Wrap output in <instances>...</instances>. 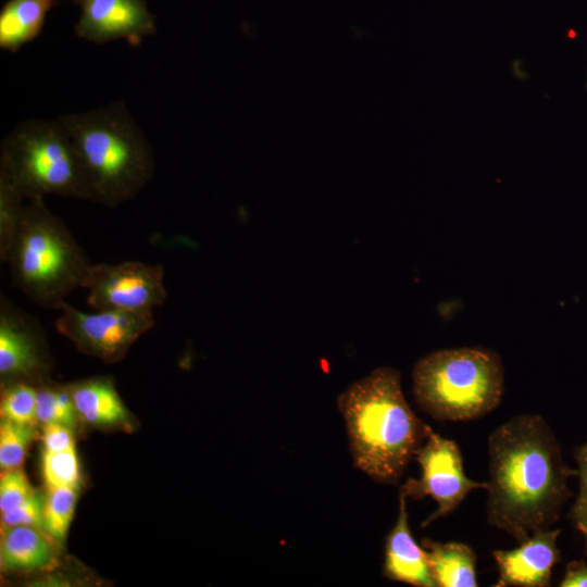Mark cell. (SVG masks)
<instances>
[{"label":"cell","mask_w":587,"mask_h":587,"mask_svg":"<svg viewBox=\"0 0 587 587\" xmlns=\"http://www.w3.org/2000/svg\"><path fill=\"white\" fill-rule=\"evenodd\" d=\"M487 450L488 524L520 544L557 522L577 470L564 462L547 422L537 414L513 416L489 435Z\"/></svg>","instance_id":"cell-1"},{"label":"cell","mask_w":587,"mask_h":587,"mask_svg":"<svg viewBox=\"0 0 587 587\" xmlns=\"http://www.w3.org/2000/svg\"><path fill=\"white\" fill-rule=\"evenodd\" d=\"M355 469L379 484L395 485L433 429L407 402L400 373L373 370L337 397Z\"/></svg>","instance_id":"cell-2"},{"label":"cell","mask_w":587,"mask_h":587,"mask_svg":"<svg viewBox=\"0 0 587 587\" xmlns=\"http://www.w3.org/2000/svg\"><path fill=\"white\" fill-rule=\"evenodd\" d=\"M58 118L76 148L91 201L115 208L153 177V150L124 102Z\"/></svg>","instance_id":"cell-3"},{"label":"cell","mask_w":587,"mask_h":587,"mask_svg":"<svg viewBox=\"0 0 587 587\" xmlns=\"http://www.w3.org/2000/svg\"><path fill=\"white\" fill-rule=\"evenodd\" d=\"M27 200L7 260L12 284L36 304L60 310L66 296L85 287L92 264L43 198Z\"/></svg>","instance_id":"cell-4"},{"label":"cell","mask_w":587,"mask_h":587,"mask_svg":"<svg viewBox=\"0 0 587 587\" xmlns=\"http://www.w3.org/2000/svg\"><path fill=\"white\" fill-rule=\"evenodd\" d=\"M417 404L437 421L479 419L500 403L504 371L498 353L484 347L448 348L421 358L412 372Z\"/></svg>","instance_id":"cell-5"},{"label":"cell","mask_w":587,"mask_h":587,"mask_svg":"<svg viewBox=\"0 0 587 587\" xmlns=\"http://www.w3.org/2000/svg\"><path fill=\"white\" fill-rule=\"evenodd\" d=\"M0 173L26 199L57 195L90 200L76 148L58 117L26 120L9 133L1 142Z\"/></svg>","instance_id":"cell-6"},{"label":"cell","mask_w":587,"mask_h":587,"mask_svg":"<svg viewBox=\"0 0 587 587\" xmlns=\"http://www.w3.org/2000/svg\"><path fill=\"white\" fill-rule=\"evenodd\" d=\"M55 327L78 351L104 363L122 360L154 325L152 311L100 310L85 313L63 302Z\"/></svg>","instance_id":"cell-7"},{"label":"cell","mask_w":587,"mask_h":587,"mask_svg":"<svg viewBox=\"0 0 587 587\" xmlns=\"http://www.w3.org/2000/svg\"><path fill=\"white\" fill-rule=\"evenodd\" d=\"M414 459L421 467V476L407 479L399 492L416 500L429 496L436 501L437 509L422 527L452 513L471 491L487 486L486 482H476L465 475L457 442L437 433L428 435Z\"/></svg>","instance_id":"cell-8"},{"label":"cell","mask_w":587,"mask_h":587,"mask_svg":"<svg viewBox=\"0 0 587 587\" xmlns=\"http://www.w3.org/2000/svg\"><path fill=\"white\" fill-rule=\"evenodd\" d=\"M84 288L97 311H152L167 297L163 266L140 261L92 264Z\"/></svg>","instance_id":"cell-9"},{"label":"cell","mask_w":587,"mask_h":587,"mask_svg":"<svg viewBox=\"0 0 587 587\" xmlns=\"http://www.w3.org/2000/svg\"><path fill=\"white\" fill-rule=\"evenodd\" d=\"M51 369L43 332L36 319L0 296V376L2 382H46Z\"/></svg>","instance_id":"cell-10"},{"label":"cell","mask_w":587,"mask_h":587,"mask_svg":"<svg viewBox=\"0 0 587 587\" xmlns=\"http://www.w3.org/2000/svg\"><path fill=\"white\" fill-rule=\"evenodd\" d=\"M80 15L74 26L77 38L103 45L125 40L138 47L157 30L146 0H75Z\"/></svg>","instance_id":"cell-11"},{"label":"cell","mask_w":587,"mask_h":587,"mask_svg":"<svg viewBox=\"0 0 587 587\" xmlns=\"http://www.w3.org/2000/svg\"><path fill=\"white\" fill-rule=\"evenodd\" d=\"M560 529H537L511 550H495L497 587L550 586L552 567L560 561Z\"/></svg>","instance_id":"cell-12"},{"label":"cell","mask_w":587,"mask_h":587,"mask_svg":"<svg viewBox=\"0 0 587 587\" xmlns=\"http://www.w3.org/2000/svg\"><path fill=\"white\" fill-rule=\"evenodd\" d=\"M407 499L399 492L398 517L385 541L383 575L415 587H437L426 551L411 534Z\"/></svg>","instance_id":"cell-13"},{"label":"cell","mask_w":587,"mask_h":587,"mask_svg":"<svg viewBox=\"0 0 587 587\" xmlns=\"http://www.w3.org/2000/svg\"><path fill=\"white\" fill-rule=\"evenodd\" d=\"M78 419L95 427L129 430L132 416L111 377H92L67 385Z\"/></svg>","instance_id":"cell-14"},{"label":"cell","mask_w":587,"mask_h":587,"mask_svg":"<svg viewBox=\"0 0 587 587\" xmlns=\"http://www.w3.org/2000/svg\"><path fill=\"white\" fill-rule=\"evenodd\" d=\"M55 542L41 529L13 526L1 529L0 567L5 572H33L50 567Z\"/></svg>","instance_id":"cell-15"},{"label":"cell","mask_w":587,"mask_h":587,"mask_svg":"<svg viewBox=\"0 0 587 587\" xmlns=\"http://www.w3.org/2000/svg\"><path fill=\"white\" fill-rule=\"evenodd\" d=\"M57 0H8L0 10V48L17 52L36 39Z\"/></svg>","instance_id":"cell-16"},{"label":"cell","mask_w":587,"mask_h":587,"mask_svg":"<svg viewBox=\"0 0 587 587\" xmlns=\"http://www.w3.org/2000/svg\"><path fill=\"white\" fill-rule=\"evenodd\" d=\"M421 546L437 587H476V554L462 542H439L423 538Z\"/></svg>","instance_id":"cell-17"},{"label":"cell","mask_w":587,"mask_h":587,"mask_svg":"<svg viewBox=\"0 0 587 587\" xmlns=\"http://www.w3.org/2000/svg\"><path fill=\"white\" fill-rule=\"evenodd\" d=\"M36 419L41 425L61 423L72 429L76 427L78 415L67 385L47 380L37 385Z\"/></svg>","instance_id":"cell-18"},{"label":"cell","mask_w":587,"mask_h":587,"mask_svg":"<svg viewBox=\"0 0 587 587\" xmlns=\"http://www.w3.org/2000/svg\"><path fill=\"white\" fill-rule=\"evenodd\" d=\"M45 497V532L55 542L62 544L74 516L78 497L77 487H47Z\"/></svg>","instance_id":"cell-19"},{"label":"cell","mask_w":587,"mask_h":587,"mask_svg":"<svg viewBox=\"0 0 587 587\" xmlns=\"http://www.w3.org/2000/svg\"><path fill=\"white\" fill-rule=\"evenodd\" d=\"M26 199L22 192L0 173V260L5 263L20 228Z\"/></svg>","instance_id":"cell-20"},{"label":"cell","mask_w":587,"mask_h":587,"mask_svg":"<svg viewBox=\"0 0 587 587\" xmlns=\"http://www.w3.org/2000/svg\"><path fill=\"white\" fill-rule=\"evenodd\" d=\"M37 384L27 380L2 382L1 417L14 423L35 426Z\"/></svg>","instance_id":"cell-21"},{"label":"cell","mask_w":587,"mask_h":587,"mask_svg":"<svg viewBox=\"0 0 587 587\" xmlns=\"http://www.w3.org/2000/svg\"><path fill=\"white\" fill-rule=\"evenodd\" d=\"M35 437L34 426L2 419L0 424V469H20Z\"/></svg>","instance_id":"cell-22"},{"label":"cell","mask_w":587,"mask_h":587,"mask_svg":"<svg viewBox=\"0 0 587 587\" xmlns=\"http://www.w3.org/2000/svg\"><path fill=\"white\" fill-rule=\"evenodd\" d=\"M41 474L47 487H79L80 467L76 449L42 451Z\"/></svg>","instance_id":"cell-23"},{"label":"cell","mask_w":587,"mask_h":587,"mask_svg":"<svg viewBox=\"0 0 587 587\" xmlns=\"http://www.w3.org/2000/svg\"><path fill=\"white\" fill-rule=\"evenodd\" d=\"M36 490L21 469L2 471L0 478V512L7 513L24 501Z\"/></svg>","instance_id":"cell-24"},{"label":"cell","mask_w":587,"mask_h":587,"mask_svg":"<svg viewBox=\"0 0 587 587\" xmlns=\"http://www.w3.org/2000/svg\"><path fill=\"white\" fill-rule=\"evenodd\" d=\"M43 510L45 497L35 491L22 504L1 514V529L13 526H29L45 532Z\"/></svg>","instance_id":"cell-25"},{"label":"cell","mask_w":587,"mask_h":587,"mask_svg":"<svg viewBox=\"0 0 587 587\" xmlns=\"http://www.w3.org/2000/svg\"><path fill=\"white\" fill-rule=\"evenodd\" d=\"M576 460L579 488L571 509V519L583 534L587 547V441L577 450Z\"/></svg>","instance_id":"cell-26"},{"label":"cell","mask_w":587,"mask_h":587,"mask_svg":"<svg viewBox=\"0 0 587 587\" xmlns=\"http://www.w3.org/2000/svg\"><path fill=\"white\" fill-rule=\"evenodd\" d=\"M42 451H63L75 448L73 429L61 423L42 425Z\"/></svg>","instance_id":"cell-27"},{"label":"cell","mask_w":587,"mask_h":587,"mask_svg":"<svg viewBox=\"0 0 587 587\" xmlns=\"http://www.w3.org/2000/svg\"><path fill=\"white\" fill-rule=\"evenodd\" d=\"M560 587H587V564L584 560L567 563Z\"/></svg>","instance_id":"cell-28"}]
</instances>
